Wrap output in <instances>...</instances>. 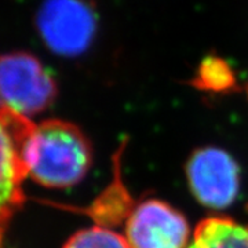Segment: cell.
Instances as JSON below:
<instances>
[{
	"label": "cell",
	"mask_w": 248,
	"mask_h": 248,
	"mask_svg": "<svg viewBox=\"0 0 248 248\" xmlns=\"http://www.w3.org/2000/svg\"><path fill=\"white\" fill-rule=\"evenodd\" d=\"M195 89L211 94H231L239 89L232 65L221 55H207L199 63L190 81Z\"/></svg>",
	"instance_id": "9c48e42d"
},
{
	"label": "cell",
	"mask_w": 248,
	"mask_h": 248,
	"mask_svg": "<svg viewBox=\"0 0 248 248\" xmlns=\"http://www.w3.org/2000/svg\"><path fill=\"white\" fill-rule=\"evenodd\" d=\"M130 248H186L192 232L185 215L160 199H148L135 205L125 221Z\"/></svg>",
	"instance_id": "5b68a950"
},
{
	"label": "cell",
	"mask_w": 248,
	"mask_h": 248,
	"mask_svg": "<svg viewBox=\"0 0 248 248\" xmlns=\"http://www.w3.org/2000/svg\"><path fill=\"white\" fill-rule=\"evenodd\" d=\"M39 27L47 46L55 53L76 55L91 43L97 21L83 0H48L40 11Z\"/></svg>",
	"instance_id": "8992f818"
},
{
	"label": "cell",
	"mask_w": 248,
	"mask_h": 248,
	"mask_svg": "<svg viewBox=\"0 0 248 248\" xmlns=\"http://www.w3.org/2000/svg\"><path fill=\"white\" fill-rule=\"evenodd\" d=\"M125 141L119 145V149L113 155V179L105 190L86 208H80V213L89 215L93 221L97 222L98 226L116 228L125 223L130 214L135 208V202L130 195L127 186L123 182L122 174V159H123Z\"/></svg>",
	"instance_id": "52a82bcc"
},
{
	"label": "cell",
	"mask_w": 248,
	"mask_h": 248,
	"mask_svg": "<svg viewBox=\"0 0 248 248\" xmlns=\"http://www.w3.org/2000/svg\"><path fill=\"white\" fill-rule=\"evenodd\" d=\"M57 83L35 55H0V109L31 119L53 105Z\"/></svg>",
	"instance_id": "7a4b0ae2"
},
{
	"label": "cell",
	"mask_w": 248,
	"mask_h": 248,
	"mask_svg": "<svg viewBox=\"0 0 248 248\" xmlns=\"http://www.w3.org/2000/svg\"><path fill=\"white\" fill-rule=\"evenodd\" d=\"M186 181L199 203L221 211L236 202L240 192V167L233 156L215 146L199 148L186 161Z\"/></svg>",
	"instance_id": "3957f363"
},
{
	"label": "cell",
	"mask_w": 248,
	"mask_h": 248,
	"mask_svg": "<svg viewBox=\"0 0 248 248\" xmlns=\"http://www.w3.org/2000/svg\"><path fill=\"white\" fill-rule=\"evenodd\" d=\"M63 248H130V246L124 236L95 225L76 232Z\"/></svg>",
	"instance_id": "30bf717a"
},
{
	"label": "cell",
	"mask_w": 248,
	"mask_h": 248,
	"mask_svg": "<svg viewBox=\"0 0 248 248\" xmlns=\"http://www.w3.org/2000/svg\"><path fill=\"white\" fill-rule=\"evenodd\" d=\"M186 248H248V223L211 215L197 223Z\"/></svg>",
	"instance_id": "ba28073f"
},
{
	"label": "cell",
	"mask_w": 248,
	"mask_h": 248,
	"mask_svg": "<svg viewBox=\"0 0 248 248\" xmlns=\"http://www.w3.org/2000/svg\"><path fill=\"white\" fill-rule=\"evenodd\" d=\"M22 159L28 175L39 185L68 189L89 174L93 146L76 124L50 119L35 124L24 143Z\"/></svg>",
	"instance_id": "6da1fadb"
},
{
	"label": "cell",
	"mask_w": 248,
	"mask_h": 248,
	"mask_svg": "<svg viewBox=\"0 0 248 248\" xmlns=\"http://www.w3.org/2000/svg\"><path fill=\"white\" fill-rule=\"evenodd\" d=\"M35 124L31 119L0 109V239L6 223L24 202L28 171L22 151Z\"/></svg>",
	"instance_id": "277c9868"
},
{
	"label": "cell",
	"mask_w": 248,
	"mask_h": 248,
	"mask_svg": "<svg viewBox=\"0 0 248 248\" xmlns=\"http://www.w3.org/2000/svg\"><path fill=\"white\" fill-rule=\"evenodd\" d=\"M246 91H247V97H248V81H247V86H246Z\"/></svg>",
	"instance_id": "8fae6325"
}]
</instances>
